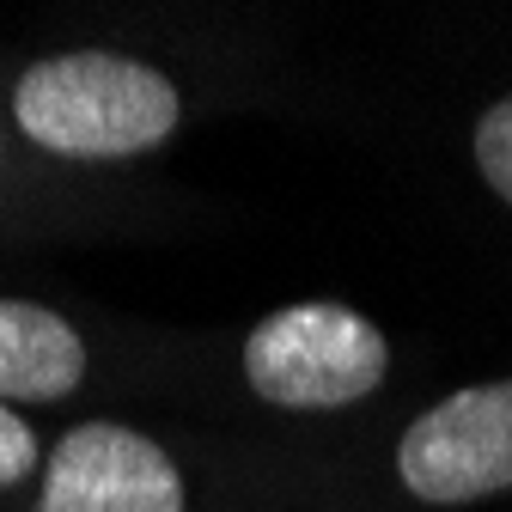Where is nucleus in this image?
<instances>
[{
  "mask_svg": "<svg viewBox=\"0 0 512 512\" xmlns=\"http://www.w3.org/2000/svg\"><path fill=\"white\" fill-rule=\"evenodd\" d=\"M19 128L68 159H128L159 147L177 128V86L128 55L80 49L25 68L13 92Z\"/></svg>",
  "mask_w": 512,
  "mask_h": 512,
  "instance_id": "f257e3e1",
  "label": "nucleus"
},
{
  "mask_svg": "<svg viewBox=\"0 0 512 512\" xmlns=\"http://www.w3.org/2000/svg\"><path fill=\"white\" fill-rule=\"evenodd\" d=\"M391 348L360 311L311 299L269 311L244 342L250 391L275 409H342L384 384Z\"/></svg>",
  "mask_w": 512,
  "mask_h": 512,
  "instance_id": "f03ea898",
  "label": "nucleus"
},
{
  "mask_svg": "<svg viewBox=\"0 0 512 512\" xmlns=\"http://www.w3.org/2000/svg\"><path fill=\"white\" fill-rule=\"evenodd\" d=\"M397 470L415 500L464 506L512 488V378L470 384L433 403L397 445Z\"/></svg>",
  "mask_w": 512,
  "mask_h": 512,
  "instance_id": "7ed1b4c3",
  "label": "nucleus"
},
{
  "mask_svg": "<svg viewBox=\"0 0 512 512\" xmlns=\"http://www.w3.org/2000/svg\"><path fill=\"white\" fill-rule=\"evenodd\" d=\"M37 512H183V476L122 421H86L43 464Z\"/></svg>",
  "mask_w": 512,
  "mask_h": 512,
  "instance_id": "20e7f679",
  "label": "nucleus"
},
{
  "mask_svg": "<svg viewBox=\"0 0 512 512\" xmlns=\"http://www.w3.org/2000/svg\"><path fill=\"white\" fill-rule=\"evenodd\" d=\"M86 378V348L68 317L31 299H0V403H55Z\"/></svg>",
  "mask_w": 512,
  "mask_h": 512,
  "instance_id": "39448f33",
  "label": "nucleus"
},
{
  "mask_svg": "<svg viewBox=\"0 0 512 512\" xmlns=\"http://www.w3.org/2000/svg\"><path fill=\"white\" fill-rule=\"evenodd\" d=\"M476 165H482V177H488L494 196L512 202V98H500L476 122Z\"/></svg>",
  "mask_w": 512,
  "mask_h": 512,
  "instance_id": "423d86ee",
  "label": "nucleus"
},
{
  "mask_svg": "<svg viewBox=\"0 0 512 512\" xmlns=\"http://www.w3.org/2000/svg\"><path fill=\"white\" fill-rule=\"evenodd\" d=\"M31 464H37V433L25 427V415H19V409L0 403V488L25 482V470H31Z\"/></svg>",
  "mask_w": 512,
  "mask_h": 512,
  "instance_id": "0eeeda50",
  "label": "nucleus"
}]
</instances>
